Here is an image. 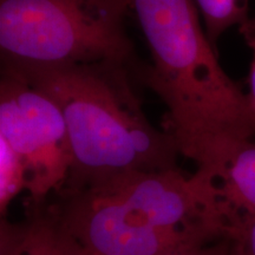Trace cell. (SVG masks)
<instances>
[{
  "label": "cell",
  "instance_id": "1",
  "mask_svg": "<svg viewBox=\"0 0 255 255\" xmlns=\"http://www.w3.org/2000/svg\"><path fill=\"white\" fill-rule=\"evenodd\" d=\"M52 209L92 255H164L231 238L241 219L209 175L177 167L62 191Z\"/></svg>",
  "mask_w": 255,
  "mask_h": 255
},
{
  "label": "cell",
  "instance_id": "2",
  "mask_svg": "<svg viewBox=\"0 0 255 255\" xmlns=\"http://www.w3.org/2000/svg\"><path fill=\"white\" fill-rule=\"evenodd\" d=\"M126 65L13 68L55 102L65 121L71 169L59 193L127 171L176 167V143L170 132L159 131L145 117Z\"/></svg>",
  "mask_w": 255,
  "mask_h": 255
},
{
  "label": "cell",
  "instance_id": "3",
  "mask_svg": "<svg viewBox=\"0 0 255 255\" xmlns=\"http://www.w3.org/2000/svg\"><path fill=\"white\" fill-rule=\"evenodd\" d=\"M130 8L151 53L143 79L167 105V131L254 135L247 95L220 66L194 0H130Z\"/></svg>",
  "mask_w": 255,
  "mask_h": 255
},
{
  "label": "cell",
  "instance_id": "4",
  "mask_svg": "<svg viewBox=\"0 0 255 255\" xmlns=\"http://www.w3.org/2000/svg\"><path fill=\"white\" fill-rule=\"evenodd\" d=\"M130 0H0L2 65L19 70L128 64Z\"/></svg>",
  "mask_w": 255,
  "mask_h": 255
},
{
  "label": "cell",
  "instance_id": "5",
  "mask_svg": "<svg viewBox=\"0 0 255 255\" xmlns=\"http://www.w3.org/2000/svg\"><path fill=\"white\" fill-rule=\"evenodd\" d=\"M0 138L24 162L32 203L41 205L64 187L71 151L63 115L49 96L6 65L0 82Z\"/></svg>",
  "mask_w": 255,
  "mask_h": 255
},
{
  "label": "cell",
  "instance_id": "6",
  "mask_svg": "<svg viewBox=\"0 0 255 255\" xmlns=\"http://www.w3.org/2000/svg\"><path fill=\"white\" fill-rule=\"evenodd\" d=\"M178 152L214 181L239 215H255V143L228 132L173 136Z\"/></svg>",
  "mask_w": 255,
  "mask_h": 255
},
{
  "label": "cell",
  "instance_id": "7",
  "mask_svg": "<svg viewBox=\"0 0 255 255\" xmlns=\"http://www.w3.org/2000/svg\"><path fill=\"white\" fill-rule=\"evenodd\" d=\"M0 255H92L63 227L52 208L31 203L26 218L1 216Z\"/></svg>",
  "mask_w": 255,
  "mask_h": 255
},
{
  "label": "cell",
  "instance_id": "8",
  "mask_svg": "<svg viewBox=\"0 0 255 255\" xmlns=\"http://www.w3.org/2000/svg\"><path fill=\"white\" fill-rule=\"evenodd\" d=\"M203 17L206 34L214 44L229 27L248 20V0H194Z\"/></svg>",
  "mask_w": 255,
  "mask_h": 255
},
{
  "label": "cell",
  "instance_id": "9",
  "mask_svg": "<svg viewBox=\"0 0 255 255\" xmlns=\"http://www.w3.org/2000/svg\"><path fill=\"white\" fill-rule=\"evenodd\" d=\"M27 173L24 162L0 138V212L1 216L15 196L26 190Z\"/></svg>",
  "mask_w": 255,
  "mask_h": 255
},
{
  "label": "cell",
  "instance_id": "10",
  "mask_svg": "<svg viewBox=\"0 0 255 255\" xmlns=\"http://www.w3.org/2000/svg\"><path fill=\"white\" fill-rule=\"evenodd\" d=\"M229 239L232 255H255V215L241 216Z\"/></svg>",
  "mask_w": 255,
  "mask_h": 255
},
{
  "label": "cell",
  "instance_id": "11",
  "mask_svg": "<svg viewBox=\"0 0 255 255\" xmlns=\"http://www.w3.org/2000/svg\"><path fill=\"white\" fill-rule=\"evenodd\" d=\"M240 32L246 40L247 45L251 47L252 53H253V58L251 63V71L248 76V108H250V113L252 121L255 127V17L248 18V20L244 25L240 26Z\"/></svg>",
  "mask_w": 255,
  "mask_h": 255
},
{
  "label": "cell",
  "instance_id": "12",
  "mask_svg": "<svg viewBox=\"0 0 255 255\" xmlns=\"http://www.w3.org/2000/svg\"><path fill=\"white\" fill-rule=\"evenodd\" d=\"M164 255H232L231 239H222L214 245L210 242V244L199 245V246L178 248Z\"/></svg>",
  "mask_w": 255,
  "mask_h": 255
}]
</instances>
